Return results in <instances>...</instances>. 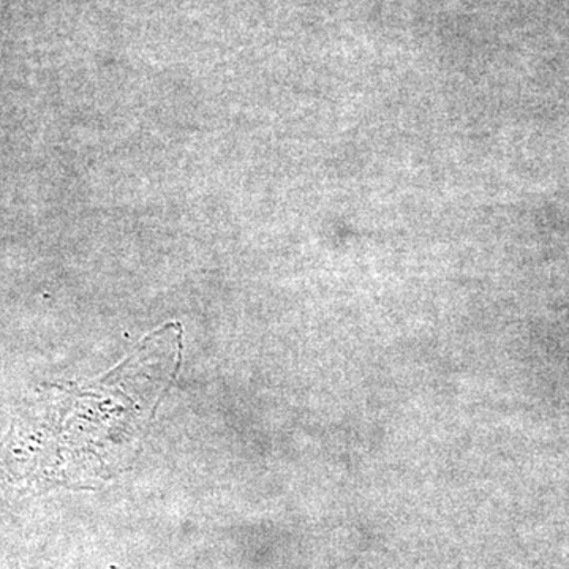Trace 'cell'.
<instances>
[{
  "instance_id": "cell-1",
  "label": "cell",
  "mask_w": 569,
  "mask_h": 569,
  "mask_svg": "<svg viewBox=\"0 0 569 569\" xmlns=\"http://www.w3.org/2000/svg\"><path fill=\"white\" fill-rule=\"evenodd\" d=\"M181 350V326H163L107 376L63 392L77 408L63 411L73 421L61 418L56 426L61 427L62 455L70 451L69 460L78 467L77 479L114 475L137 451L163 392L178 376Z\"/></svg>"
}]
</instances>
